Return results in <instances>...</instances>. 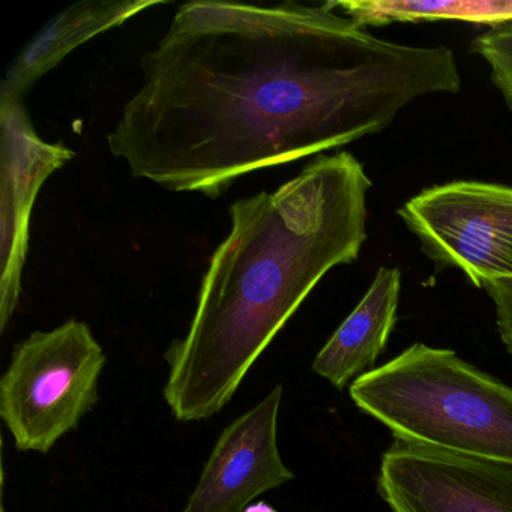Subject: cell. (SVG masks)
I'll use <instances>...</instances> for the list:
<instances>
[{
	"mask_svg": "<svg viewBox=\"0 0 512 512\" xmlns=\"http://www.w3.org/2000/svg\"><path fill=\"white\" fill-rule=\"evenodd\" d=\"M140 70L110 152L134 178L211 199L248 173L382 133L418 98L463 85L449 47L382 40L329 2H188Z\"/></svg>",
	"mask_w": 512,
	"mask_h": 512,
	"instance_id": "1",
	"label": "cell"
},
{
	"mask_svg": "<svg viewBox=\"0 0 512 512\" xmlns=\"http://www.w3.org/2000/svg\"><path fill=\"white\" fill-rule=\"evenodd\" d=\"M373 182L349 152L317 155L274 193L236 200L187 334L167 349L164 398L178 421L217 415L302 302L367 241Z\"/></svg>",
	"mask_w": 512,
	"mask_h": 512,
	"instance_id": "2",
	"label": "cell"
},
{
	"mask_svg": "<svg viewBox=\"0 0 512 512\" xmlns=\"http://www.w3.org/2000/svg\"><path fill=\"white\" fill-rule=\"evenodd\" d=\"M350 397L398 442L512 466V388L454 350L413 344L353 380Z\"/></svg>",
	"mask_w": 512,
	"mask_h": 512,
	"instance_id": "3",
	"label": "cell"
},
{
	"mask_svg": "<svg viewBox=\"0 0 512 512\" xmlns=\"http://www.w3.org/2000/svg\"><path fill=\"white\" fill-rule=\"evenodd\" d=\"M106 353L88 323L29 335L0 380V416L19 451L49 452L97 404Z\"/></svg>",
	"mask_w": 512,
	"mask_h": 512,
	"instance_id": "4",
	"label": "cell"
},
{
	"mask_svg": "<svg viewBox=\"0 0 512 512\" xmlns=\"http://www.w3.org/2000/svg\"><path fill=\"white\" fill-rule=\"evenodd\" d=\"M422 253L473 286L512 280V187L481 181L434 185L397 211Z\"/></svg>",
	"mask_w": 512,
	"mask_h": 512,
	"instance_id": "5",
	"label": "cell"
},
{
	"mask_svg": "<svg viewBox=\"0 0 512 512\" xmlns=\"http://www.w3.org/2000/svg\"><path fill=\"white\" fill-rule=\"evenodd\" d=\"M0 332L22 296L32 209L44 182L74 158L38 136L23 100H0Z\"/></svg>",
	"mask_w": 512,
	"mask_h": 512,
	"instance_id": "6",
	"label": "cell"
},
{
	"mask_svg": "<svg viewBox=\"0 0 512 512\" xmlns=\"http://www.w3.org/2000/svg\"><path fill=\"white\" fill-rule=\"evenodd\" d=\"M379 491L392 512H512V466L395 440L382 457Z\"/></svg>",
	"mask_w": 512,
	"mask_h": 512,
	"instance_id": "7",
	"label": "cell"
},
{
	"mask_svg": "<svg viewBox=\"0 0 512 512\" xmlns=\"http://www.w3.org/2000/svg\"><path fill=\"white\" fill-rule=\"evenodd\" d=\"M281 398L278 385L221 433L182 512H242L256 497L295 478L278 451Z\"/></svg>",
	"mask_w": 512,
	"mask_h": 512,
	"instance_id": "8",
	"label": "cell"
},
{
	"mask_svg": "<svg viewBox=\"0 0 512 512\" xmlns=\"http://www.w3.org/2000/svg\"><path fill=\"white\" fill-rule=\"evenodd\" d=\"M164 4L163 0H104L79 2L67 8L50 19L8 65L0 83V100H23L41 77L77 47Z\"/></svg>",
	"mask_w": 512,
	"mask_h": 512,
	"instance_id": "9",
	"label": "cell"
},
{
	"mask_svg": "<svg viewBox=\"0 0 512 512\" xmlns=\"http://www.w3.org/2000/svg\"><path fill=\"white\" fill-rule=\"evenodd\" d=\"M401 271L382 268L355 310L317 353L313 371L337 389L374 370L395 322L401 293Z\"/></svg>",
	"mask_w": 512,
	"mask_h": 512,
	"instance_id": "10",
	"label": "cell"
},
{
	"mask_svg": "<svg viewBox=\"0 0 512 512\" xmlns=\"http://www.w3.org/2000/svg\"><path fill=\"white\" fill-rule=\"evenodd\" d=\"M329 4L365 29L436 20L493 29L512 20V0H341Z\"/></svg>",
	"mask_w": 512,
	"mask_h": 512,
	"instance_id": "11",
	"label": "cell"
},
{
	"mask_svg": "<svg viewBox=\"0 0 512 512\" xmlns=\"http://www.w3.org/2000/svg\"><path fill=\"white\" fill-rule=\"evenodd\" d=\"M472 50L488 65L491 82L512 110V20L476 37Z\"/></svg>",
	"mask_w": 512,
	"mask_h": 512,
	"instance_id": "12",
	"label": "cell"
},
{
	"mask_svg": "<svg viewBox=\"0 0 512 512\" xmlns=\"http://www.w3.org/2000/svg\"><path fill=\"white\" fill-rule=\"evenodd\" d=\"M484 290L494 304L500 340L512 356V280L491 281Z\"/></svg>",
	"mask_w": 512,
	"mask_h": 512,
	"instance_id": "13",
	"label": "cell"
},
{
	"mask_svg": "<svg viewBox=\"0 0 512 512\" xmlns=\"http://www.w3.org/2000/svg\"><path fill=\"white\" fill-rule=\"evenodd\" d=\"M242 512H277L271 505L265 502L254 503V505L247 506Z\"/></svg>",
	"mask_w": 512,
	"mask_h": 512,
	"instance_id": "14",
	"label": "cell"
}]
</instances>
